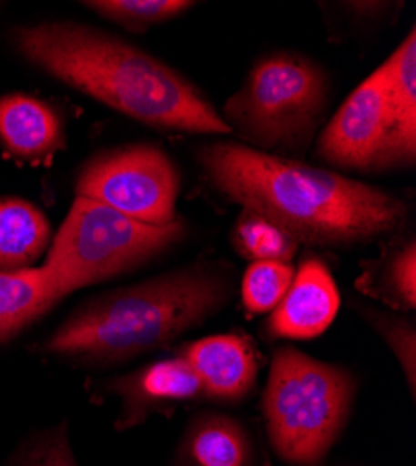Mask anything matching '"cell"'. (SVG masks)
<instances>
[{"label":"cell","mask_w":416,"mask_h":466,"mask_svg":"<svg viewBox=\"0 0 416 466\" xmlns=\"http://www.w3.org/2000/svg\"><path fill=\"white\" fill-rule=\"evenodd\" d=\"M329 99L330 76L321 64L302 53L273 51L254 62L218 114L249 147L295 159L312 146Z\"/></svg>","instance_id":"277c9868"},{"label":"cell","mask_w":416,"mask_h":466,"mask_svg":"<svg viewBox=\"0 0 416 466\" xmlns=\"http://www.w3.org/2000/svg\"><path fill=\"white\" fill-rule=\"evenodd\" d=\"M338 308L340 295L330 268L321 258L307 256L271 312L266 330L273 339H312L332 325Z\"/></svg>","instance_id":"30bf717a"},{"label":"cell","mask_w":416,"mask_h":466,"mask_svg":"<svg viewBox=\"0 0 416 466\" xmlns=\"http://www.w3.org/2000/svg\"><path fill=\"white\" fill-rule=\"evenodd\" d=\"M357 380L344 366L280 347L271 360L261 410L275 451L297 466L318 464L350 418Z\"/></svg>","instance_id":"5b68a950"},{"label":"cell","mask_w":416,"mask_h":466,"mask_svg":"<svg viewBox=\"0 0 416 466\" xmlns=\"http://www.w3.org/2000/svg\"><path fill=\"white\" fill-rule=\"evenodd\" d=\"M83 6L129 32H146L151 26L176 19L197 5L191 0H92L83 3Z\"/></svg>","instance_id":"d6986e66"},{"label":"cell","mask_w":416,"mask_h":466,"mask_svg":"<svg viewBox=\"0 0 416 466\" xmlns=\"http://www.w3.org/2000/svg\"><path fill=\"white\" fill-rule=\"evenodd\" d=\"M357 288L400 312L416 306V243L409 239H392L381 256L362 265Z\"/></svg>","instance_id":"2e32d148"},{"label":"cell","mask_w":416,"mask_h":466,"mask_svg":"<svg viewBox=\"0 0 416 466\" xmlns=\"http://www.w3.org/2000/svg\"><path fill=\"white\" fill-rule=\"evenodd\" d=\"M103 390L120 400L118 431L144 423L151 414H167L181 403L206 398L198 377L179 355L110 379Z\"/></svg>","instance_id":"9c48e42d"},{"label":"cell","mask_w":416,"mask_h":466,"mask_svg":"<svg viewBox=\"0 0 416 466\" xmlns=\"http://www.w3.org/2000/svg\"><path fill=\"white\" fill-rule=\"evenodd\" d=\"M46 213L17 197H0V270L28 268L51 247Z\"/></svg>","instance_id":"5bb4252c"},{"label":"cell","mask_w":416,"mask_h":466,"mask_svg":"<svg viewBox=\"0 0 416 466\" xmlns=\"http://www.w3.org/2000/svg\"><path fill=\"white\" fill-rule=\"evenodd\" d=\"M338 6L357 21H383L389 19L401 3H342Z\"/></svg>","instance_id":"603a6c76"},{"label":"cell","mask_w":416,"mask_h":466,"mask_svg":"<svg viewBox=\"0 0 416 466\" xmlns=\"http://www.w3.org/2000/svg\"><path fill=\"white\" fill-rule=\"evenodd\" d=\"M366 316H368V321L373 325V329L383 336V339L391 347V351L400 360L405 379L411 388V394H414L416 353H414V327H412V323L407 319L391 318L387 314L375 312V309H366Z\"/></svg>","instance_id":"7402d4cb"},{"label":"cell","mask_w":416,"mask_h":466,"mask_svg":"<svg viewBox=\"0 0 416 466\" xmlns=\"http://www.w3.org/2000/svg\"><path fill=\"white\" fill-rule=\"evenodd\" d=\"M197 161L218 194L271 220L299 247H362L396 236L409 218L398 194L241 142H208Z\"/></svg>","instance_id":"6da1fadb"},{"label":"cell","mask_w":416,"mask_h":466,"mask_svg":"<svg viewBox=\"0 0 416 466\" xmlns=\"http://www.w3.org/2000/svg\"><path fill=\"white\" fill-rule=\"evenodd\" d=\"M12 466H79L73 453L67 423L36 433L15 451Z\"/></svg>","instance_id":"44dd1931"},{"label":"cell","mask_w":416,"mask_h":466,"mask_svg":"<svg viewBox=\"0 0 416 466\" xmlns=\"http://www.w3.org/2000/svg\"><path fill=\"white\" fill-rule=\"evenodd\" d=\"M181 174L170 155L154 144H124L88 157L75 179V194L133 220L167 226L178 220Z\"/></svg>","instance_id":"ba28073f"},{"label":"cell","mask_w":416,"mask_h":466,"mask_svg":"<svg viewBox=\"0 0 416 466\" xmlns=\"http://www.w3.org/2000/svg\"><path fill=\"white\" fill-rule=\"evenodd\" d=\"M0 146L17 161L49 163L66 147V122L60 110L23 92L0 96Z\"/></svg>","instance_id":"7c38bea8"},{"label":"cell","mask_w":416,"mask_h":466,"mask_svg":"<svg viewBox=\"0 0 416 466\" xmlns=\"http://www.w3.org/2000/svg\"><path fill=\"white\" fill-rule=\"evenodd\" d=\"M314 157L336 170L360 174L414 168L416 138L396 120L381 67L334 112L318 137Z\"/></svg>","instance_id":"52a82bcc"},{"label":"cell","mask_w":416,"mask_h":466,"mask_svg":"<svg viewBox=\"0 0 416 466\" xmlns=\"http://www.w3.org/2000/svg\"><path fill=\"white\" fill-rule=\"evenodd\" d=\"M179 217L167 226L133 220L99 202L75 197L42 265L51 291L69 293L127 275L187 238Z\"/></svg>","instance_id":"8992f818"},{"label":"cell","mask_w":416,"mask_h":466,"mask_svg":"<svg viewBox=\"0 0 416 466\" xmlns=\"http://www.w3.org/2000/svg\"><path fill=\"white\" fill-rule=\"evenodd\" d=\"M232 245L239 256L252 263H289L299 250L297 241L289 238L284 229L250 209H241L232 228Z\"/></svg>","instance_id":"e0dca14e"},{"label":"cell","mask_w":416,"mask_h":466,"mask_svg":"<svg viewBox=\"0 0 416 466\" xmlns=\"http://www.w3.org/2000/svg\"><path fill=\"white\" fill-rule=\"evenodd\" d=\"M295 270L289 263L254 261L245 270L241 297L250 314L273 312L286 295Z\"/></svg>","instance_id":"ffe728a7"},{"label":"cell","mask_w":416,"mask_h":466,"mask_svg":"<svg viewBox=\"0 0 416 466\" xmlns=\"http://www.w3.org/2000/svg\"><path fill=\"white\" fill-rule=\"evenodd\" d=\"M181 461L183 466H252V442L236 418L202 414L187 427Z\"/></svg>","instance_id":"4fadbf2b"},{"label":"cell","mask_w":416,"mask_h":466,"mask_svg":"<svg viewBox=\"0 0 416 466\" xmlns=\"http://www.w3.org/2000/svg\"><path fill=\"white\" fill-rule=\"evenodd\" d=\"M34 69L159 131L230 135L204 92L170 64L92 25L42 21L8 32Z\"/></svg>","instance_id":"7a4b0ae2"},{"label":"cell","mask_w":416,"mask_h":466,"mask_svg":"<svg viewBox=\"0 0 416 466\" xmlns=\"http://www.w3.org/2000/svg\"><path fill=\"white\" fill-rule=\"evenodd\" d=\"M60 302L42 267L0 270V343H8Z\"/></svg>","instance_id":"9a60e30c"},{"label":"cell","mask_w":416,"mask_h":466,"mask_svg":"<svg viewBox=\"0 0 416 466\" xmlns=\"http://www.w3.org/2000/svg\"><path fill=\"white\" fill-rule=\"evenodd\" d=\"M234 268L193 263L85 300L37 347L79 368H107L168 347L234 297Z\"/></svg>","instance_id":"3957f363"},{"label":"cell","mask_w":416,"mask_h":466,"mask_svg":"<svg viewBox=\"0 0 416 466\" xmlns=\"http://www.w3.org/2000/svg\"><path fill=\"white\" fill-rule=\"evenodd\" d=\"M178 355L198 377L206 398L238 403L254 388L258 355L245 334H217L183 345Z\"/></svg>","instance_id":"8fae6325"},{"label":"cell","mask_w":416,"mask_h":466,"mask_svg":"<svg viewBox=\"0 0 416 466\" xmlns=\"http://www.w3.org/2000/svg\"><path fill=\"white\" fill-rule=\"evenodd\" d=\"M400 127L416 138V30L380 66Z\"/></svg>","instance_id":"ac0fdd59"}]
</instances>
